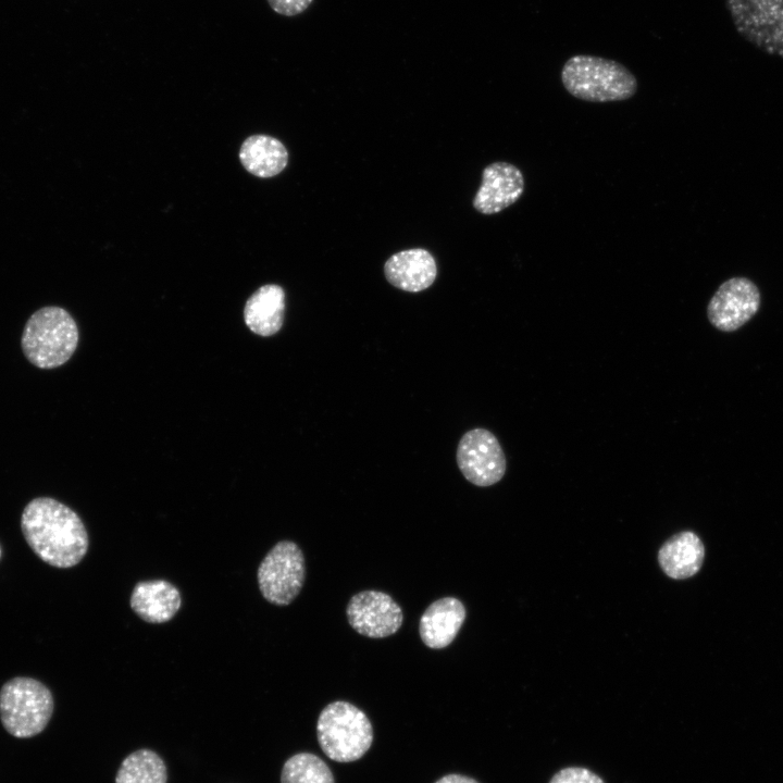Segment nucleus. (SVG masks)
Instances as JSON below:
<instances>
[{
    "instance_id": "obj_1",
    "label": "nucleus",
    "mask_w": 783,
    "mask_h": 783,
    "mask_svg": "<svg viewBox=\"0 0 783 783\" xmlns=\"http://www.w3.org/2000/svg\"><path fill=\"white\" fill-rule=\"evenodd\" d=\"M21 530L32 550L55 568L76 566L88 550V534L82 519L50 497H37L25 506Z\"/></svg>"
},
{
    "instance_id": "obj_2",
    "label": "nucleus",
    "mask_w": 783,
    "mask_h": 783,
    "mask_svg": "<svg viewBox=\"0 0 783 783\" xmlns=\"http://www.w3.org/2000/svg\"><path fill=\"white\" fill-rule=\"evenodd\" d=\"M561 82L574 98L589 102L623 101L637 91V79L618 61L576 54L561 70Z\"/></svg>"
},
{
    "instance_id": "obj_3",
    "label": "nucleus",
    "mask_w": 783,
    "mask_h": 783,
    "mask_svg": "<svg viewBox=\"0 0 783 783\" xmlns=\"http://www.w3.org/2000/svg\"><path fill=\"white\" fill-rule=\"evenodd\" d=\"M78 344L72 315L60 307H44L27 320L21 339L26 359L36 368L54 369L70 360Z\"/></svg>"
},
{
    "instance_id": "obj_4",
    "label": "nucleus",
    "mask_w": 783,
    "mask_h": 783,
    "mask_svg": "<svg viewBox=\"0 0 783 783\" xmlns=\"http://www.w3.org/2000/svg\"><path fill=\"white\" fill-rule=\"evenodd\" d=\"M316 735L323 753L334 761L351 762L360 759L373 741L372 724L355 705L337 700L320 713Z\"/></svg>"
},
{
    "instance_id": "obj_5",
    "label": "nucleus",
    "mask_w": 783,
    "mask_h": 783,
    "mask_svg": "<svg viewBox=\"0 0 783 783\" xmlns=\"http://www.w3.org/2000/svg\"><path fill=\"white\" fill-rule=\"evenodd\" d=\"M53 712L50 689L33 678L17 676L0 689V719L14 737L28 738L41 733Z\"/></svg>"
},
{
    "instance_id": "obj_6",
    "label": "nucleus",
    "mask_w": 783,
    "mask_h": 783,
    "mask_svg": "<svg viewBox=\"0 0 783 783\" xmlns=\"http://www.w3.org/2000/svg\"><path fill=\"white\" fill-rule=\"evenodd\" d=\"M725 5L741 37L783 59V0H725Z\"/></svg>"
},
{
    "instance_id": "obj_7",
    "label": "nucleus",
    "mask_w": 783,
    "mask_h": 783,
    "mask_svg": "<svg viewBox=\"0 0 783 783\" xmlns=\"http://www.w3.org/2000/svg\"><path fill=\"white\" fill-rule=\"evenodd\" d=\"M304 574V557L299 546L282 540L266 554L257 576L260 592L269 602L287 606L299 595Z\"/></svg>"
},
{
    "instance_id": "obj_8",
    "label": "nucleus",
    "mask_w": 783,
    "mask_h": 783,
    "mask_svg": "<svg viewBox=\"0 0 783 783\" xmlns=\"http://www.w3.org/2000/svg\"><path fill=\"white\" fill-rule=\"evenodd\" d=\"M456 458L463 476L480 487L498 483L506 473L505 452L496 436L486 428L476 427L464 433Z\"/></svg>"
},
{
    "instance_id": "obj_9",
    "label": "nucleus",
    "mask_w": 783,
    "mask_h": 783,
    "mask_svg": "<svg viewBox=\"0 0 783 783\" xmlns=\"http://www.w3.org/2000/svg\"><path fill=\"white\" fill-rule=\"evenodd\" d=\"M761 294L750 278L734 276L724 281L707 304L710 324L724 333L735 332L759 311Z\"/></svg>"
},
{
    "instance_id": "obj_10",
    "label": "nucleus",
    "mask_w": 783,
    "mask_h": 783,
    "mask_svg": "<svg viewBox=\"0 0 783 783\" xmlns=\"http://www.w3.org/2000/svg\"><path fill=\"white\" fill-rule=\"evenodd\" d=\"M346 613L350 626L371 638L395 634L403 621L400 606L388 594L380 591L355 594L348 602Z\"/></svg>"
},
{
    "instance_id": "obj_11",
    "label": "nucleus",
    "mask_w": 783,
    "mask_h": 783,
    "mask_svg": "<svg viewBox=\"0 0 783 783\" xmlns=\"http://www.w3.org/2000/svg\"><path fill=\"white\" fill-rule=\"evenodd\" d=\"M524 191V176L508 162H494L482 172V183L473 199L482 214H496L515 203Z\"/></svg>"
},
{
    "instance_id": "obj_12",
    "label": "nucleus",
    "mask_w": 783,
    "mask_h": 783,
    "mask_svg": "<svg viewBox=\"0 0 783 783\" xmlns=\"http://www.w3.org/2000/svg\"><path fill=\"white\" fill-rule=\"evenodd\" d=\"M384 274L394 287L419 293L428 288L437 276L434 257L425 249L413 248L396 252L384 264Z\"/></svg>"
},
{
    "instance_id": "obj_13",
    "label": "nucleus",
    "mask_w": 783,
    "mask_h": 783,
    "mask_svg": "<svg viewBox=\"0 0 783 783\" xmlns=\"http://www.w3.org/2000/svg\"><path fill=\"white\" fill-rule=\"evenodd\" d=\"M465 619L464 605L455 597H444L432 602L419 623L422 642L430 648L447 647L457 636Z\"/></svg>"
},
{
    "instance_id": "obj_14",
    "label": "nucleus",
    "mask_w": 783,
    "mask_h": 783,
    "mask_svg": "<svg viewBox=\"0 0 783 783\" xmlns=\"http://www.w3.org/2000/svg\"><path fill=\"white\" fill-rule=\"evenodd\" d=\"M182 605L179 591L164 580L139 582L130 596L132 609L144 621L164 623L170 621Z\"/></svg>"
},
{
    "instance_id": "obj_15",
    "label": "nucleus",
    "mask_w": 783,
    "mask_h": 783,
    "mask_svg": "<svg viewBox=\"0 0 783 783\" xmlns=\"http://www.w3.org/2000/svg\"><path fill=\"white\" fill-rule=\"evenodd\" d=\"M705 547L699 537L684 531L670 537L658 551L662 571L671 579L684 580L696 574L703 566Z\"/></svg>"
},
{
    "instance_id": "obj_16",
    "label": "nucleus",
    "mask_w": 783,
    "mask_h": 783,
    "mask_svg": "<svg viewBox=\"0 0 783 783\" xmlns=\"http://www.w3.org/2000/svg\"><path fill=\"white\" fill-rule=\"evenodd\" d=\"M285 313V291L275 284L257 289L247 300L244 315L246 325L254 334L272 336L283 326Z\"/></svg>"
},
{
    "instance_id": "obj_17",
    "label": "nucleus",
    "mask_w": 783,
    "mask_h": 783,
    "mask_svg": "<svg viewBox=\"0 0 783 783\" xmlns=\"http://www.w3.org/2000/svg\"><path fill=\"white\" fill-rule=\"evenodd\" d=\"M239 159L249 173L266 178L279 174L286 167L288 152L278 139L253 135L243 142Z\"/></svg>"
},
{
    "instance_id": "obj_18",
    "label": "nucleus",
    "mask_w": 783,
    "mask_h": 783,
    "mask_svg": "<svg viewBox=\"0 0 783 783\" xmlns=\"http://www.w3.org/2000/svg\"><path fill=\"white\" fill-rule=\"evenodd\" d=\"M166 767L153 750L142 748L129 754L121 763L115 783H166Z\"/></svg>"
},
{
    "instance_id": "obj_19",
    "label": "nucleus",
    "mask_w": 783,
    "mask_h": 783,
    "mask_svg": "<svg viewBox=\"0 0 783 783\" xmlns=\"http://www.w3.org/2000/svg\"><path fill=\"white\" fill-rule=\"evenodd\" d=\"M281 783H335L328 766L316 755L299 753L283 766Z\"/></svg>"
},
{
    "instance_id": "obj_20",
    "label": "nucleus",
    "mask_w": 783,
    "mask_h": 783,
    "mask_svg": "<svg viewBox=\"0 0 783 783\" xmlns=\"http://www.w3.org/2000/svg\"><path fill=\"white\" fill-rule=\"evenodd\" d=\"M549 783H604V781L588 769L570 767L557 772Z\"/></svg>"
},
{
    "instance_id": "obj_21",
    "label": "nucleus",
    "mask_w": 783,
    "mask_h": 783,
    "mask_svg": "<svg viewBox=\"0 0 783 783\" xmlns=\"http://www.w3.org/2000/svg\"><path fill=\"white\" fill-rule=\"evenodd\" d=\"M271 8L286 16L297 15L303 12L312 0H268Z\"/></svg>"
},
{
    "instance_id": "obj_22",
    "label": "nucleus",
    "mask_w": 783,
    "mask_h": 783,
    "mask_svg": "<svg viewBox=\"0 0 783 783\" xmlns=\"http://www.w3.org/2000/svg\"><path fill=\"white\" fill-rule=\"evenodd\" d=\"M435 783H478L472 778L461 775V774H447L439 780H437Z\"/></svg>"
},
{
    "instance_id": "obj_23",
    "label": "nucleus",
    "mask_w": 783,
    "mask_h": 783,
    "mask_svg": "<svg viewBox=\"0 0 783 783\" xmlns=\"http://www.w3.org/2000/svg\"><path fill=\"white\" fill-rule=\"evenodd\" d=\"M0 557H1V548H0Z\"/></svg>"
}]
</instances>
